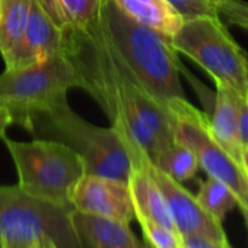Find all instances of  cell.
Listing matches in <instances>:
<instances>
[{
	"mask_svg": "<svg viewBox=\"0 0 248 248\" xmlns=\"http://www.w3.org/2000/svg\"><path fill=\"white\" fill-rule=\"evenodd\" d=\"M62 34V51L76 73L78 88L86 91L104 109L133 158L145 152L152 161L174 142L170 112L118 53L99 9L89 24Z\"/></svg>",
	"mask_w": 248,
	"mask_h": 248,
	"instance_id": "6da1fadb",
	"label": "cell"
},
{
	"mask_svg": "<svg viewBox=\"0 0 248 248\" xmlns=\"http://www.w3.org/2000/svg\"><path fill=\"white\" fill-rule=\"evenodd\" d=\"M99 16L115 48L154 98L165 107L186 98L181 64L167 35L129 16L114 0H101Z\"/></svg>",
	"mask_w": 248,
	"mask_h": 248,
	"instance_id": "7a4b0ae2",
	"label": "cell"
},
{
	"mask_svg": "<svg viewBox=\"0 0 248 248\" xmlns=\"http://www.w3.org/2000/svg\"><path fill=\"white\" fill-rule=\"evenodd\" d=\"M78 88L76 73L63 51L43 63L5 70L0 75V109L12 124L34 133L35 121L67 102V92Z\"/></svg>",
	"mask_w": 248,
	"mask_h": 248,
	"instance_id": "3957f363",
	"label": "cell"
},
{
	"mask_svg": "<svg viewBox=\"0 0 248 248\" xmlns=\"http://www.w3.org/2000/svg\"><path fill=\"white\" fill-rule=\"evenodd\" d=\"M38 126L80 156L85 174L129 181L133 156L126 140L112 126H95L76 114L67 102L41 115L34 130Z\"/></svg>",
	"mask_w": 248,
	"mask_h": 248,
	"instance_id": "277c9868",
	"label": "cell"
},
{
	"mask_svg": "<svg viewBox=\"0 0 248 248\" xmlns=\"http://www.w3.org/2000/svg\"><path fill=\"white\" fill-rule=\"evenodd\" d=\"M18 172V187L40 200L69 207L70 194L85 174L80 156L63 142L35 139L18 142L2 138Z\"/></svg>",
	"mask_w": 248,
	"mask_h": 248,
	"instance_id": "5b68a950",
	"label": "cell"
},
{
	"mask_svg": "<svg viewBox=\"0 0 248 248\" xmlns=\"http://www.w3.org/2000/svg\"><path fill=\"white\" fill-rule=\"evenodd\" d=\"M170 40L177 53L199 64L215 83L248 98V56L219 15L184 19Z\"/></svg>",
	"mask_w": 248,
	"mask_h": 248,
	"instance_id": "8992f818",
	"label": "cell"
},
{
	"mask_svg": "<svg viewBox=\"0 0 248 248\" xmlns=\"http://www.w3.org/2000/svg\"><path fill=\"white\" fill-rule=\"evenodd\" d=\"M72 210L35 199L18 186H0V236L5 245L50 238L59 248H83L72 225Z\"/></svg>",
	"mask_w": 248,
	"mask_h": 248,
	"instance_id": "52a82bcc",
	"label": "cell"
},
{
	"mask_svg": "<svg viewBox=\"0 0 248 248\" xmlns=\"http://www.w3.org/2000/svg\"><path fill=\"white\" fill-rule=\"evenodd\" d=\"M167 109L171 117L174 138L191 148L207 177L220 180L233 191L239 209L248 210V180L241 167L212 136L207 115L193 107L187 98L170 101Z\"/></svg>",
	"mask_w": 248,
	"mask_h": 248,
	"instance_id": "ba28073f",
	"label": "cell"
},
{
	"mask_svg": "<svg viewBox=\"0 0 248 248\" xmlns=\"http://www.w3.org/2000/svg\"><path fill=\"white\" fill-rule=\"evenodd\" d=\"M72 209L83 215L132 223L135 207L129 184L115 178L83 174L70 194Z\"/></svg>",
	"mask_w": 248,
	"mask_h": 248,
	"instance_id": "9c48e42d",
	"label": "cell"
},
{
	"mask_svg": "<svg viewBox=\"0 0 248 248\" xmlns=\"http://www.w3.org/2000/svg\"><path fill=\"white\" fill-rule=\"evenodd\" d=\"M149 170L159 186L177 231L181 235H202L217 244L229 245L222 223L215 220L181 183L172 180L149 161Z\"/></svg>",
	"mask_w": 248,
	"mask_h": 248,
	"instance_id": "30bf717a",
	"label": "cell"
},
{
	"mask_svg": "<svg viewBox=\"0 0 248 248\" xmlns=\"http://www.w3.org/2000/svg\"><path fill=\"white\" fill-rule=\"evenodd\" d=\"M62 40L60 28L43 11L37 0H32L25 34L5 60V66L8 70H18L43 63L62 53Z\"/></svg>",
	"mask_w": 248,
	"mask_h": 248,
	"instance_id": "8fae6325",
	"label": "cell"
},
{
	"mask_svg": "<svg viewBox=\"0 0 248 248\" xmlns=\"http://www.w3.org/2000/svg\"><path fill=\"white\" fill-rule=\"evenodd\" d=\"M149 158L145 152L133 158L129 175V188L138 220H152L175 228L167 200L149 170ZM177 229V228H175Z\"/></svg>",
	"mask_w": 248,
	"mask_h": 248,
	"instance_id": "7c38bea8",
	"label": "cell"
},
{
	"mask_svg": "<svg viewBox=\"0 0 248 248\" xmlns=\"http://www.w3.org/2000/svg\"><path fill=\"white\" fill-rule=\"evenodd\" d=\"M72 225L83 248H143L130 223L102 219L72 210Z\"/></svg>",
	"mask_w": 248,
	"mask_h": 248,
	"instance_id": "4fadbf2b",
	"label": "cell"
},
{
	"mask_svg": "<svg viewBox=\"0 0 248 248\" xmlns=\"http://www.w3.org/2000/svg\"><path fill=\"white\" fill-rule=\"evenodd\" d=\"M209 120L210 133L223 151L241 167V139L238 129L236 93L223 85L216 83V93L209 112H204Z\"/></svg>",
	"mask_w": 248,
	"mask_h": 248,
	"instance_id": "5bb4252c",
	"label": "cell"
},
{
	"mask_svg": "<svg viewBox=\"0 0 248 248\" xmlns=\"http://www.w3.org/2000/svg\"><path fill=\"white\" fill-rule=\"evenodd\" d=\"M121 11L171 38L183 25L184 18L167 0H114Z\"/></svg>",
	"mask_w": 248,
	"mask_h": 248,
	"instance_id": "9a60e30c",
	"label": "cell"
},
{
	"mask_svg": "<svg viewBox=\"0 0 248 248\" xmlns=\"http://www.w3.org/2000/svg\"><path fill=\"white\" fill-rule=\"evenodd\" d=\"M32 0H0V54L6 60L22 40Z\"/></svg>",
	"mask_w": 248,
	"mask_h": 248,
	"instance_id": "2e32d148",
	"label": "cell"
},
{
	"mask_svg": "<svg viewBox=\"0 0 248 248\" xmlns=\"http://www.w3.org/2000/svg\"><path fill=\"white\" fill-rule=\"evenodd\" d=\"M60 31L80 28L98 14L101 0H37Z\"/></svg>",
	"mask_w": 248,
	"mask_h": 248,
	"instance_id": "e0dca14e",
	"label": "cell"
},
{
	"mask_svg": "<svg viewBox=\"0 0 248 248\" xmlns=\"http://www.w3.org/2000/svg\"><path fill=\"white\" fill-rule=\"evenodd\" d=\"M151 162L164 174L181 184L194 178L200 168L199 159L191 148L175 138L174 142L161 149Z\"/></svg>",
	"mask_w": 248,
	"mask_h": 248,
	"instance_id": "ac0fdd59",
	"label": "cell"
},
{
	"mask_svg": "<svg viewBox=\"0 0 248 248\" xmlns=\"http://www.w3.org/2000/svg\"><path fill=\"white\" fill-rule=\"evenodd\" d=\"M199 204L217 222H223L228 212L238 206L236 196L233 191L220 180L207 177L199 188L196 196Z\"/></svg>",
	"mask_w": 248,
	"mask_h": 248,
	"instance_id": "d6986e66",
	"label": "cell"
},
{
	"mask_svg": "<svg viewBox=\"0 0 248 248\" xmlns=\"http://www.w3.org/2000/svg\"><path fill=\"white\" fill-rule=\"evenodd\" d=\"M138 222L151 248H183L181 233L175 228L143 219Z\"/></svg>",
	"mask_w": 248,
	"mask_h": 248,
	"instance_id": "ffe728a7",
	"label": "cell"
},
{
	"mask_svg": "<svg viewBox=\"0 0 248 248\" xmlns=\"http://www.w3.org/2000/svg\"><path fill=\"white\" fill-rule=\"evenodd\" d=\"M217 15L231 25L248 31V2L244 0H215Z\"/></svg>",
	"mask_w": 248,
	"mask_h": 248,
	"instance_id": "44dd1931",
	"label": "cell"
},
{
	"mask_svg": "<svg viewBox=\"0 0 248 248\" xmlns=\"http://www.w3.org/2000/svg\"><path fill=\"white\" fill-rule=\"evenodd\" d=\"M167 2L184 19L217 15L215 0H167Z\"/></svg>",
	"mask_w": 248,
	"mask_h": 248,
	"instance_id": "7402d4cb",
	"label": "cell"
},
{
	"mask_svg": "<svg viewBox=\"0 0 248 248\" xmlns=\"http://www.w3.org/2000/svg\"><path fill=\"white\" fill-rule=\"evenodd\" d=\"M236 111H238V129L241 145L248 146V98L236 95Z\"/></svg>",
	"mask_w": 248,
	"mask_h": 248,
	"instance_id": "603a6c76",
	"label": "cell"
},
{
	"mask_svg": "<svg viewBox=\"0 0 248 248\" xmlns=\"http://www.w3.org/2000/svg\"><path fill=\"white\" fill-rule=\"evenodd\" d=\"M181 242L183 248H232L231 244L222 245L202 235H181Z\"/></svg>",
	"mask_w": 248,
	"mask_h": 248,
	"instance_id": "cb8c5ba5",
	"label": "cell"
},
{
	"mask_svg": "<svg viewBox=\"0 0 248 248\" xmlns=\"http://www.w3.org/2000/svg\"><path fill=\"white\" fill-rule=\"evenodd\" d=\"M9 126H12V120L9 114L3 109H0V138L6 136V130Z\"/></svg>",
	"mask_w": 248,
	"mask_h": 248,
	"instance_id": "d4e9b609",
	"label": "cell"
},
{
	"mask_svg": "<svg viewBox=\"0 0 248 248\" xmlns=\"http://www.w3.org/2000/svg\"><path fill=\"white\" fill-rule=\"evenodd\" d=\"M31 248H59L57 244L50 238H38L31 244Z\"/></svg>",
	"mask_w": 248,
	"mask_h": 248,
	"instance_id": "484cf974",
	"label": "cell"
},
{
	"mask_svg": "<svg viewBox=\"0 0 248 248\" xmlns=\"http://www.w3.org/2000/svg\"><path fill=\"white\" fill-rule=\"evenodd\" d=\"M241 170L248 180V146H244L241 151Z\"/></svg>",
	"mask_w": 248,
	"mask_h": 248,
	"instance_id": "4316f807",
	"label": "cell"
},
{
	"mask_svg": "<svg viewBox=\"0 0 248 248\" xmlns=\"http://www.w3.org/2000/svg\"><path fill=\"white\" fill-rule=\"evenodd\" d=\"M5 248H31V245H24V244H9V245H5Z\"/></svg>",
	"mask_w": 248,
	"mask_h": 248,
	"instance_id": "83f0119b",
	"label": "cell"
},
{
	"mask_svg": "<svg viewBox=\"0 0 248 248\" xmlns=\"http://www.w3.org/2000/svg\"><path fill=\"white\" fill-rule=\"evenodd\" d=\"M242 215H244V220H245V225H247V231H248V210L247 209H241Z\"/></svg>",
	"mask_w": 248,
	"mask_h": 248,
	"instance_id": "f1b7e54d",
	"label": "cell"
},
{
	"mask_svg": "<svg viewBox=\"0 0 248 248\" xmlns=\"http://www.w3.org/2000/svg\"><path fill=\"white\" fill-rule=\"evenodd\" d=\"M0 248H5V241L2 239V236H0Z\"/></svg>",
	"mask_w": 248,
	"mask_h": 248,
	"instance_id": "f546056e",
	"label": "cell"
}]
</instances>
